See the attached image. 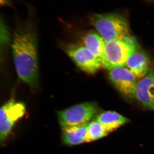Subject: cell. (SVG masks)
<instances>
[{
  "instance_id": "9c48e42d",
  "label": "cell",
  "mask_w": 154,
  "mask_h": 154,
  "mask_svg": "<svg viewBox=\"0 0 154 154\" xmlns=\"http://www.w3.org/2000/svg\"><path fill=\"white\" fill-rule=\"evenodd\" d=\"M88 125L63 128L62 138L63 143L72 146L87 142Z\"/></svg>"
},
{
  "instance_id": "30bf717a",
  "label": "cell",
  "mask_w": 154,
  "mask_h": 154,
  "mask_svg": "<svg viewBox=\"0 0 154 154\" xmlns=\"http://www.w3.org/2000/svg\"><path fill=\"white\" fill-rule=\"evenodd\" d=\"M96 120L103 125L108 134L126 124L129 120L115 111L102 112L97 116Z\"/></svg>"
},
{
  "instance_id": "6da1fadb",
  "label": "cell",
  "mask_w": 154,
  "mask_h": 154,
  "mask_svg": "<svg viewBox=\"0 0 154 154\" xmlns=\"http://www.w3.org/2000/svg\"><path fill=\"white\" fill-rule=\"evenodd\" d=\"M14 66L18 77L32 89L38 86L37 38L30 23L17 29L12 44Z\"/></svg>"
},
{
  "instance_id": "5b68a950",
  "label": "cell",
  "mask_w": 154,
  "mask_h": 154,
  "mask_svg": "<svg viewBox=\"0 0 154 154\" xmlns=\"http://www.w3.org/2000/svg\"><path fill=\"white\" fill-rule=\"evenodd\" d=\"M65 48L75 64L86 73L94 74L102 67L101 60L83 45L72 43Z\"/></svg>"
},
{
  "instance_id": "52a82bcc",
  "label": "cell",
  "mask_w": 154,
  "mask_h": 154,
  "mask_svg": "<svg viewBox=\"0 0 154 154\" xmlns=\"http://www.w3.org/2000/svg\"><path fill=\"white\" fill-rule=\"evenodd\" d=\"M135 99L146 109L154 110V71L138 82Z\"/></svg>"
},
{
  "instance_id": "277c9868",
  "label": "cell",
  "mask_w": 154,
  "mask_h": 154,
  "mask_svg": "<svg viewBox=\"0 0 154 154\" xmlns=\"http://www.w3.org/2000/svg\"><path fill=\"white\" fill-rule=\"evenodd\" d=\"M99 107L93 102H85L57 112L58 119L63 128L88 124L97 115Z\"/></svg>"
},
{
  "instance_id": "8992f818",
  "label": "cell",
  "mask_w": 154,
  "mask_h": 154,
  "mask_svg": "<svg viewBox=\"0 0 154 154\" xmlns=\"http://www.w3.org/2000/svg\"><path fill=\"white\" fill-rule=\"evenodd\" d=\"M108 77L113 85L123 96L135 99L137 82L136 77L125 67H119L109 70Z\"/></svg>"
},
{
  "instance_id": "7a4b0ae2",
  "label": "cell",
  "mask_w": 154,
  "mask_h": 154,
  "mask_svg": "<svg viewBox=\"0 0 154 154\" xmlns=\"http://www.w3.org/2000/svg\"><path fill=\"white\" fill-rule=\"evenodd\" d=\"M137 42L128 35L106 42L101 60L102 67L110 70L125 66L129 58L137 50Z\"/></svg>"
},
{
  "instance_id": "ba28073f",
  "label": "cell",
  "mask_w": 154,
  "mask_h": 154,
  "mask_svg": "<svg viewBox=\"0 0 154 154\" xmlns=\"http://www.w3.org/2000/svg\"><path fill=\"white\" fill-rule=\"evenodd\" d=\"M125 65L137 79H140L152 71L148 57L144 53L137 50L128 60Z\"/></svg>"
},
{
  "instance_id": "9a60e30c",
  "label": "cell",
  "mask_w": 154,
  "mask_h": 154,
  "mask_svg": "<svg viewBox=\"0 0 154 154\" xmlns=\"http://www.w3.org/2000/svg\"><path fill=\"white\" fill-rule=\"evenodd\" d=\"M3 1V4H6V5H9V0H1V2H2Z\"/></svg>"
},
{
  "instance_id": "8fae6325",
  "label": "cell",
  "mask_w": 154,
  "mask_h": 154,
  "mask_svg": "<svg viewBox=\"0 0 154 154\" xmlns=\"http://www.w3.org/2000/svg\"><path fill=\"white\" fill-rule=\"evenodd\" d=\"M82 42L83 45L94 53L101 61L106 42L99 33L93 30L88 31L83 36Z\"/></svg>"
},
{
  "instance_id": "7c38bea8",
  "label": "cell",
  "mask_w": 154,
  "mask_h": 154,
  "mask_svg": "<svg viewBox=\"0 0 154 154\" xmlns=\"http://www.w3.org/2000/svg\"><path fill=\"white\" fill-rule=\"evenodd\" d=\"M25 112V104L11 99L1 107L0 113H3L9 119L15 122L24 116Z\"/></svg>"
},
{
  "instance_id": "4fadbf2b",
  "label": "cell",
  "mask_w": 154,
  "mask_h": 154,
  "mask_svg": "<svg viewBox=\"0 0 154 154\" xmlns=\"http://www.w3.org/2000/svg\"><path fill=\"white\" fill-rule=\"evenodd\" d=\"M108 134L105 128L97 120L88 123L87 142L98 140Z\"/></svg>"
},
{
  "instance_id": "5bb4252c",
  "label": "cell",
  "mask_w": 154,
  "mask_h": 154,
  "mask_svg": "<svg viewBox=\"0 0 154 154\" xmlns=\"http://www.w3.org/2000/svg\"><path fill=\"white\" fill-rule=\"evenodd\" d=\"M10 40V34L8 27L2 20L1 21V46L6 47Z\"/></svg>"
},
{
  "instance_id": "3957f363",
  "label": "cell",
  "mask_w": 154,
  "mask_h": 154,
  "mask_svg": "<svg viewBox=\"0 0 154 154\" xmlns=\"http://www.w3.org/2000/svg\"><path fill=\"white\" fill-rule=\"evenodd\" d=\"M90 20L106 43L130 35L127 20L119 14H95Z\"/></svg>"
}]
</instances>
